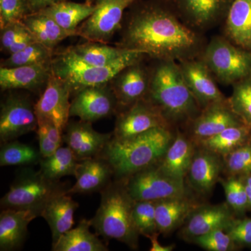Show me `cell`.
<instances>
[{
  "instance_id": "cell-1",
  "label": "cell",
  "mask_w": 251,
  "mask_h": 251,
  "mask_svg": "<svg viewBox=\"0 0 251 251\" xmlns=\"http://www.w3.org/2000/svg\"><path fill=\"white\" fill-rule=\"evenodd\" d=\"M134 4L120 47L158 60L180 62L200 57L205 47L202 38L181 21L170 0Z\"/></svg>"
},
{
  "instance_id": "cell-2",
  "label": "cell",
  "mask_w": 251,
  "mask_h": 251,
  "mask_svg": "<svg viewBox=\"0 0 251 251\" xmlns=\"http://www.w3.org/2000/svg\"><path fill=\"white\" fill-rule=\"evenodd\" d=\"M158 61L150 74L145 99L159 110L171 126L189 124L202 110L186 85L179 64L174 60Z\"/></svg>"
},
{
  "instance_id": "cell-3",
  "label": "cell",
  "mask_w": 251,
  "mask_h": 251,
  "mask_svg": "<svg viewBox=\"0 0 251 251\" xmlns=\"http://www.w3.org/2000/svg\"><path fill=\"white\" fill-rule=\"evenodd\" d=\"M174 137L171 128L158 127L126 139L112 138L100 156L108 162L117 179H126L156 165Z\"/></svg>"
},
{
  "instance_id": "cell-4",
  "label": "cell",
  "mask_w": 251,
  "mask_h": 251,
  "mask_svg": "<svg viewBox=\"0 0 251 251\" xmlns=\"http://www.w3.org/2000/svg\"><path fill=\"white\" fill-rule=\"evenodd\" d=\"M135 201L126 188L125 181L117 179L101 191V201L91 226L105 239H116L131 249L138 248L139 232L133 222Z\"/></svg>"
},
{
  "instance_id": "cell-5",
  "label": "cell",
  "mask_w": 251,
  "mask_h": 251,
  "mask_svg": "<svg viewBox=\"0 0 251 251\" xmlns=\"http://www.w3.org/2000/svg\"><path fill=\"white\" fill-rule=\"evenodd\" d=\"M145 56L139 51L130 50L109 65L94 67L85 65L64 52L52 60V71L67 83L72 92L76 93L85 87L107 85L125 68L141 62Z\"/></svg>"
},
{
  "instance_id": "cell-6",
  "label": "cell",
  "mask_w": 251,
  "mask_h": 251,
  "mask_svg": "<svg viewBox=\"0 0 251 251\" xmlns=\"http://www.w3.org/2000/svg\"><path fill=\"white\" fill-rule=\"evenodd\" d=\"M68 190L59 181L46 177L40 170L35 171L25 168L1 198V206L2 209L30 210L40 216L41 211L51 199L67 192Z\"/></svg>"
},
{
  "instance_id": "cell-7",
  "label": "cell",
  "mask_w": 251,
  "mask_h": 251,
  "mask_svg": "<svg viewBox=\"0 0 251 251\" xmlns=\"http://www.w3.org/2000/svg\"><path fill=\"white\" fill-rule=\"evenodd\" d=\"M214 78L229 85L251 76V50L236 45L227 38L216 36L200 55Z\"/></svg>"
},
{
  "instance_id": "cell-8",
  "label": "cell",
  "mask_w": 251,
  "mask_h": 251,
  "mask_svg": "<svg viewBox=\"0 0 251 251\" xmlns=\"http://www.w3.org/2000/svg\"><path fill=\"white\" fill-rule=\"evenodd\" d=\"M122 180L128 194L135 201H158L186 195L184 181L164 174L157 165Z\"/></svg>"
},
{
  "instance_id": "cell-9",
  "label": "cell",
  "mask_w": 251,
  "mask_h": 251,
  "mask_svg": "<svg viewBox=\"0 0 251 251\" xmlns=\"http://www.w3.org/2000/svg\"><path fill=\"white\" fill-rule=\"evenodd\" d=\"M138 0H97L95 10L77 29V35L90 42L105 43L120 27L125 9Z\"/></svg>"
},
{
  "instance_id": "cell-10",
  "label": "cell",
  "mask_w": 251,
  "mask_h": 251,
  "mask_svg": "<svg viewBox=\"0 0 251 251\" xmlns=\"http://www.w3.org/2000/svg\"><path fill=\"white\" fill-rule=\"evenodd\" d=\"M35 108L30 100L19 94L8 95L1 103L0 139L2 143L37 129Z\"/></svg>"
},
{
  "instance_id": "cell-11",
  "label": "cell",
  "mask_w": 251,
  "mask_h": 251,
  "mask_svg": "<svg viewBox=\"0 0 251 251\" xmlns=\"http://www.w3.org/2000/svg\"><path fill=\"white\" fill-rule=\"evenodd\" d=\"M158 127L171 128L159 110L150 100L144 98L119 115L112 138L126 139Z\"/></svg>"
},
{
  "instance_id": "cell-12",
  "label": "cell",
  "mask_w": 251,
  "mask_h": 251,
  "mask_svg": "<svg viewBox=\"0 0 251 251\" xmlns=\"http://www.w3.org/2000/svg\"><path fill=\"white\" fill-rule=\"evenodd\" d=\"M190 27L206 29L225 21L234 0H170Z\"/></svg>"
},
{
  "instance_id": "cell-13",
  "label": "cell",
  "mask_w": 251,
  "mask_h": 251,
  "mask_svg": "<svg viewBox=\"0 0 251 251\" xmlns=\"http://www.w3.org/2000/svg\"><path fill=\"white\" fill-rule=\"evenodd\" d=\"M186 85L201 110L227 99L216 85L215 78L201 59H187L179 62Z\"/></svg>"
},
{
  "instance_id": "cell-14",
  "label": "cell",
  "mask_w": 251,
  "mask_h": 251,
  "mask_svg": "<svg viewBox=\"0 0 251 251\" xmlns=\"http://www.w3.org/2000/svg\"><path fill=\"white\" fill-rule=\"evenodd\" d=\"M70 88L52 73L40 99L34 105L36 117L48 119L64 133L70 117Z\"/></svg>"
},
{
  "instance_id": "cell-15",
  "label": "cell",
  "mask_w": 251,
  "mask_h": 251,
  "mask_svg": "<svg viewBox=\"0 0 251 251\" xmlns=\"http://www.w3.org/2000/svg\"><path fill=\"white\" fill-rule=\"evenodd\" d=\"M116 103L115 94L106 85L85 87L77 92L73 99L70 117L92 123L111 115Z\"/></svg>"
},
{
  "instance_id": "cell-16",
  "label": "cell",
  "mask_w": 251,
  "mask_h": 251,
  "mask_svg": "<svg viewBox=\"0 0 251 251\" xmlns=\"http://www.w3.org/2000/svg\"><path fill=\"white\" fill-rule=\"evenodd\" d=\"M189 135L193 143L211 138L221 131L235 126L245 125L226 101L212 104L202 109L201 113L189 124Z\"/></svg>"
},
{
  "instance_id": "cell-17",
  "label": "cell",
  "mask_w": 251,
  "mask_h": 251,
  "mask_svg": "<svg viewBox=\"0 0 251 251\" xmlns=\"http://www.w3.org/2000/svg\"><path fill=\"white\" fill-rule=\"evenodd\" d=\"M63 141L72 150L80 161L100 156L110 140L111 133H100L94 129L90 122H74L68 123Z\"/></svg>"
},
{
  "instance_id": "cell-18",
  "label": "cell",
  "mask_w": 251,
  "mask_h": 251,
  "mask_svg": "<svg viewBox=\"0 0 251 251\" xmlns=\"http://www.w3.org/2000/svg\"><path fill=\"white\" fill-rule=\"evenodd\" d=\"M230 209L227 204L198 206L186 219L183 237L192 241L215 229L226 231L234 221Z\"/></svg>"
},
{
  "instance_id": "cell-19",
  "label": "cell",
  "mask_w": 251,
  "mask_h": 251,
  "mask_svg": "<svg viewBox=\"0 0 251 251\" xmlns=\"http://www.w3.org/2000/svg\"><path fill=\"white\" fill-rule=\"evenodd\" d=\"M223 171L222 157L197 146L186 176L196 192L205 195L212 191Z\"/></svg>"
},
{
  "instance_id": "cell-20",
  "label": "cell",
  "mask_w": 251,
  "mask_h": 251,
  "mask_svg": "<svg viewBox=\"0 0 251 251\" xmlns=\"http://www.w3.org/2000/svg\"><path fill=\"white\" fill-rule=\"evenodd\" d=\"M150 82V74L140 62L125 68L112 80V90L117 103L128 108L145 98Z\"/></svg>"
},
{
  "instance_id": "cell-21",
  "label": "cell",
  "mask_w": 251,
  "mask_h": 251,
  "mask_svg": "<svg viewBox=\"0 0 251 251\" xmlns=\"http://www.w3.org/2000/svg\"><path fill=\"white\" fill-rule=\"evenodd\" d=\"M52 74V62L13 68H0V87L2 91L23 89L40 90Z\"/></svg>"
},
{
  "instance_id": "cell-22",
  "label": "cell",
  "mask_w": 251,
  "mask_h": 251,
  "mask_svg": "<svg viewBox=\"0 0 251 251\" xmlns=\"http://www.w3.org/2000/svg\"><path fill=\"white\" fill-rule=\"evenodd\" d=\"M196 148V144L188 135L178 132L157 166L171 178L184 181Z\"/></svg>"
},
{
  "instance_id": "cell-23",
  "label": "cell",
  "mask_w": 251,
  "mask_h": 251,
  "mask_svg": "<svg viewBox=\"0 0 251 251\" xmlns=\"http://www.w3.org/2000/svg\"><path fill=\"white\" fill-rule=\"evenodd\" d=\"M114 175L111 166L101 156H96L78 162L76 182L68 190L69 194H85L103 190L110 184V179Z\"/></svg>"
},
{
  "instance_id": "cell-24",
  "label": "cell",
  "mask_w": 251,
  "mask_h": 251,
  "mask_svg": "<svg viewBox=\"0 0 251 251\" xmlns=\"http://www.w3.org/2000/svg\"><path fill=\"white\" fill-rule=\"evenodd\" d=\"M38 216L30 210L3 209L0 214V250L13 251L21 247L29 223Z\"/></svg>"
},
{
  "instance_id": "cell-25",
  "label": "cell",
  "mask_w": 251,
  "mask_h": 251,
  "mask_svg": "<svg viewBox=\"0 0 251 251\" xmlns=\"http://www.w3.org/2000/svg\"><path fill=\"white\" fill-rule=\"evenodd\" d=\"M77 207V202L65 192L51 199L41 211L40 216L46 220L51 229L52 245L63 234L73 228L74 213Z\"/></svg>"
},
{
  "instance_id": "cell-26",
  "label": "cell",
  "mask_w": 251,
  "mask_h": 251,
  "mask_svg": "<svg viewBox=\"0 0 251 251\" xmlns=\"http://www.w3.org/2000/svg\"><path fill=\"white\" fill-rule=\"evenodd\" d=\"M199 206L186 195L156 202L157 229L160 233H171Z\"/></svg>"
},
{
  "instance_id": "cell-27",
  "label": "cell",
  "mask_w": 251,
  "mask_h": 251,
  "mask_svg": "<svg viewBox=\"0 0 251 251\" xmlns=\"http://www.w3.org/2000/svg\"><path fill=\"white\" fill-rule=\"evenodd\" d=\"M226 37L251 50V0H234L225 20Z\"/></svg>"
},
{
  "instance_id": "cell-28",
  "label": "cell",
  "mask_w": 251,
  "mask_h": 251,
  "mask_svg": "<svg viewBox=\"0 0 251 251\" xmlns=\"http://www.w3.org/2000/svg\"><path fill=\"white\" fill-rule=\"evenodd\" d=\"M23 23L38 42L52 50L64 39L76 36L75 32L63 29L54 20L41 12L27 15Z\"/></svg>"
},
{
  "instance_id": "cell-29",
  "label": "cell",
  "mask_w": 251,
  "mask_h": 251,
  "mask_svg": "<svg viewBox=\"0 0 251 251\" xmlns=\"http://www.w3.org/2000/svg\"><path fill=\"white\" fill-rule=\"evenodd\" d=\"M88 220H82L75 228L71 229L59 238L52 245L54 251H107L105 247L96 234L90 232Z\"/></svg>"
},
{
  "instance_id": "cell-30",
  "label": "cell",
  "mask_w": 251,
  "mask_h": 251,
  "mask_svg": "<svg viewBox=\"0 0 251 251\" xmlns=\"http://www.w3.org/2000/svg\"><path fill=\"white\" fill-rule=\"evenodd\" d=\"M130 50L105 45L103 43H89L68 49L66 52L85 65L103 67L125 55Z\"/></svg>"
},
{
  "instance_id": "cell-31",
  "label": "cell",
  "mask_w": 251,
  "mask_h": 251,
  "mask_svg": "<svg viewBox=\"0 0 251 251\" xmlns=\"http://www.w3.org/2000/svg\"><path fill=\"white\" fill-rule=\"evenodd\" d=\"M95 10V5L80 4L64 1L41 10L42 13L54 20L63 29L75 32L81 23L90 17Z\"/></svg>"
},
{
  "instance_id": "cell-32",
  "label": "cell",
  "mask_w": 251,
  "mask_h": 251,
  "mask_svg": "<svg viewBox=\"0 0 251 251\" xmlns=\"http://www.w3.org/2000/svg\"><path fill=\"white\" fill-rule=\"evenodd\" d=\"M251 141V128L247 125L226 128L211 138L200 142L196 146L205 149L221 157Z\"/></svg>"
},
{
  "instance_id": "cell-33",
  "label": "cell",
  "mask_w": 251,
  "mask_h": 251,
  "mask_svg": "<svg viewBox=\"0 0 251 251\" xmlns=\"http://www.w3.org/2000/svg\"><path fill=\"white\" fill-rule=\"evenodd\" d=\"M78 161L69 147H60L50 156L41 158L40 171L44 176L59 181L66 176H75Z\"/></svg>"
},
{
  "instance_id": "cell-34",
  "label": "cell",
  "mask_w": 251,
  "mask_h": 251,
  "mask_svg": "<svg viewBox=\"0 0 251 251\" xmlns=\"http://www.w3.org/2000/svg\"><path fill=\"white\" fill-rule=\"evenodd\" d=\"M42 156L39 150L18 141L4 143L0 151V166H28L40 163Z\"/></svg>"
},
{
  "instance_id": "cell-35",
  "label": "cell",
  "mask_w": 251,
  "mask_h": 251,
  "mask_svg": "<svg viewBox=\"0 0 251 251\" xmlns=\"http://www.w3.org/2000/svg\"><path fill=\"white\" fill-rule=\"evenodd\" d=\"M52 52V50L36 41L19 52L9 54L8 58L1 62V67L13 68L51 63Z\"/></svg>"
},
{
  "instance_id": "cell-36",
  "label": "cell",
  "mask_w": 251,
  "mask_h": 251,
  "mask_svg": "<svg viewBox=\"0 0 251 251\" xmlns=\"http://www.w3.org/2000/svg\"><path fill=\"white\" fill-rule=\"evenodd\" d=\"M228 99L229 106L243 122L251 128V76L236 82Z\"/></svg>"
},
{
  "instance_id": "cell-37",
  "label": "cell",
  "mask_w": 251,
  "mask_h": 251,
  "mask_svg": "<svg viewBox=\"0 0 251 251\" xmlns=\"http://www.w3.org/2000/svg\"><path fill=\"white\" fill-rule=\"evenodd\" d=\"M38 138L39 151L42 158L50 156L60 148L63 142V134L53 122L48 119L37 117Z\"/></svg>"
},
{
  "instance_id": "cell-38",
  "label": "cell",
  "mask_w": 251,
  "mask_h": 251,
  "mask_svg": "<svg viewBox=\"0 0 251 251\" xmlns=\"http://www.w3.org/2000/svg\"><path fill=\"white\" fill-rule=\"evenodd\" d=\"M224 171L229 176L251 174V141L223 157Z\"/></svg>"
},
{
  "instance_id": "cell-39",
  "label": "cell",
  "mask_w": 251,
  "mask_h": 251,
  "mask_svg": "<svg viewBox=\"0 0 251 251\" xmlns=\"http://www.w3.org/2000/svg\"><path fill=\"white\" fill-rule=\"evenodd\" d=\"M156 201H135L133 222L140 234L148 237L158 232L156 221Z\"/></svg>"
},
{
  "instance_id": "cell-40",
  "label": "cell",
  "mask_w": 251,
  "mask_h": 251,
  "mask_svg": "<svg viewBox=\"0 0 251 251\" xmlns=\"http://www.w3.org/2000/svg\"><path fill=\"white\" fill-rule=\"evenodd\" d=\"M223 187L227 205L236 212H242L249 207V201L244 179L238 176H229L222 180Z\"/></svg>"
},
{
  "instance_id": "cell-41",
  "label": "cell",
  "mask_w": 251,
  "mask_h": 251,
  "mask_svg": "<svg viewBox=\"0 0 251 251\" xmlns=\"http://www.w3.org/2000/svg\"><path fill=\"white\" fill-rule=\"evenodd\" d=\"M224 229H219L209 233L194 238L193 242L209 251H229L234 250L235 243Z\"/></svg>"
},
{
  "instance_id": "cell-42",
  "label": "cell",
  "mask_w": 251,
  "mask_h": 251,
  "mask_svg": "<svg viewBox=\"0 0 251 251\" xmlns=\"http://www.w3.org/2000/svg\"><path fill=\"white\" fill-rule=\"evenodd\" d=\"M30 14L27 0H0V27L11 23L23 22Z\"/></svg>"
},
{
  "instance_id": "cell-43",
  "label": "cell",
  "mask_w": 251,
  "mask_h": 251,
  "mask_svg": "<svg viewBox=\"0 0 251 251\" xmlns=\"http://www.w3.org/2000/svg\"><path fill=\"white\" fill-rule=\"evenodd\" d=\"M226 231L235 244L251 245V219L234 220Z\"/></svg>"
},
{
  "instance_id": "cell-44",
  "label": "cell",
  "mask_w": 251,
  "mask_h": 251,
  "mask_svg": "<svg viewBox=\"0 0 251 251\" xmlns=\"http://www.w3.org/2000/svg\"><path fill=\"white\" fill-rule=\"evenodd\" d=\"M27 30V27L23 22L11 23L1 28V50L6 52L16 39Z\"/></svg>"
},
{
  "instance_id": "cell-45",
  "label": "cell",
  "mask_w": 251,
  "mask_h": 251,
  "mask_svg": "<svg viewBox=\"0 0 251 251\" xmlns=\"http://www.w3.org/2000/svg\"><path fill=\"white\" fill-rule=\"evenodd\" d=\"M36 39L32 34L29 31V29L25 32L23 33L22 35L16 39L12 46L8 49L6 52L9 54L16 53L19 52L22 50L25 49L28 46L31 45V44L36 42Z\"/></svg>"
},
{
  "instance_id": "cell-46",
  "label": "cell",
  "mask_w": 251,
  "mask_h": 251,
  "mask_svg": "<svg viewBox=\"0 0 251 251\" xmlns=\"http://www.w3.org/2000/svg\"><path fill=\"white\" fill-rule=\"evenodd\" d=\"M29 11L31 13H36L41 10L49 7L51 5L67 0H27Z\"/></svg>"
},
{
  "instance_id": "cell-47",
  "label": "cell",
  "mask_w": 251,
  "mask_h": 251,
  "mask_svg": "<svg viewBox=\"0 0 251 251\" xmlns=\"http://www.w3.org/2000/svg\"><path fill=\"white\" fill-rule=\"evenodd\" d=\"M160 232H155L151 235L149 236L148 238L150 239L151 242V248H150V251H172L174 249L175 246H163L160 244L158 240V235Z\"/></svg>"
},
{
  "instance_id": "cell-48",
  "label": "cell",
  "mask_w": 251,
  "mask_h": 251,
  "mask_svg": "<svg viewBox=\"0 0 251 251\" xmlns=\"http://www.w3.org/2000/svg\"><path fill=\"white\" fill-rule=\"evenodd\" d=\"M244 181L245 184L249 206L251 208V174L246 176V179L244 180Z\"/></svg>"
},
{
  "instance_id": "cell-49",
  "label": "cell",
  "mask_w": 251,
  "mask_h": 251,
  "mask_svg": "<svg viewBox=\"0 0 251 251\" xmlns=\"http://www.w3.org/2000/svg\"><path fill=\"white\" fill-rule=\"evenodd\" d=\"M85 3H87V4H92V1H93L94 0H85Z\"/></svg>"
}]
</instances>
